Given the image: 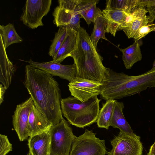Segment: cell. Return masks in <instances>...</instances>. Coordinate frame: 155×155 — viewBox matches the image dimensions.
<instances>
[{
  "label": "cell",
  "mask_w": 155,
  "mask_h": 155,
  "mask_svg": "<svg viewBox=\"0 0 155 155\" xmlns=\"http://www.w3.org/2000/svg\"><path fill=\"white\" fill-rule=\"evenodd\" d=\"M25 71L24 84L34 103L53 125L59 123L64 118L58 83L51 75L29 64L25 66Z\"/></svg>",
  "instance_id": "6da1fadb"
},
{
  "label": "cell",
  "mask_w": 155,
  "mask_h": 155,
  "mask_svg": "<svg viewBox=\"0 0 155 155\" xmlns=\"http://www.w3.org/2000/svg\"><path fill=\"white\" fill-rule=\"evenodd\" d=\"M100 87V97L106 101L120 99L155 87V69L137 76L118 73L107 68Z\"/></svg>",
  "instance_id": "7a4b0ae2"
},
{
  "label": "cell",
  "mask_w": 155,
  "mask_h": 155,
  "mask_svg": "<svg viewBox=\"0 0 155 155\" xmlns=\"http://www.w3.org/2000/svg\"><path fill=\"white\" fill-rule=\"evenodd\" d=\"M101 101L97 96L84 102L72 96L62 98L61 112L70 124L84 128L96 122Z\"/></svg>",
  "instance_id": "3957f363"
},
{
  "label": "cell",
  "mask_w": 155,
  "mask_h": 155,
  "mask_svg": "<svg viewBox=\"0 0 155 155\" xmlns=\"http://www.w3.org/2000/svg\"><path fill=\"white\" fill-rule=\"evenodd\" d=\"M70 57L76 66V77L101 82L107 68L96 49L84 51L76 48Z\"/></svg>",
  "instance_id": "277c9868"
},
{
  "label": "cell",
  "mask_w": 155,
  "mask_h": 155,
  "mask_svg": "<svg viewBox=\"0 0 155 155\" xmlns=\"http://www.w3.org/2000/svg\"><path fill=\"white\" fill-rule=\"evenodd\" d=\"M51 155H69L73 142L76 137L68 122L63 118L53 125L49 130Z\"/></svg>",
  "instance_id": "5b68a950"
},
{
  "label": "cell",
  "mask_w": 155,
  "mask_h": 155,
  "mask_svg": "<svg viewBox=\"0 0 155 155\" xmlns=\"http://www.w3.org/2000/svg\"><path fill=\"white\" fill-rule=\"evenodd\" d=\"M92 130L86 129L84 133L74 139L69 155H105L107 154L104 140L96 137Z\"/></svg>",
  "instance_id": "8992f818"
},
{
  "label": "cell",
  "mask_w": 155,
  "mask_h": 155,
  "mask_svg": "<svg viewBox=\"0 0 155 155\" xmlns=\"http://www.w3.org/2000/svg\"><path fill=\"white\" fill-rule=\"evenodd\" d=\"M52 13L57 27L68 26L78 31L81 18L78 11V0H59Z\"/></svg>",
  "instance_id": "52a82bcc"
},
{
  "label": "cell",
  "mask_w": 155,
  "mask_h": 155,
  "mask_svg": "<svg viewBox=\"0 0 155 155\" xmlns=\"http://www.w3.org/2000/svg\"><path fill=\"white\" fill-rule=\"evenodd\" d=\"M51 3V0H26L21 20L24 25L32 29L43 26L42 19L49 12Z\"/></svg>",
  "instance_id": "ba28073f"
},
{
  "label": "cell",
  "mask_w": 155,
  "mask_h": 155,
  "mask_svg": "<svg viewBox=\"0 0 155 155\" xmlns=\"http://www.w3.org/2000/svg\"><path fill=\"white\" fill-rule=\"evenodd\" d=\"M111 150L108 155H141L143 146L140 136L120 131L110 141Z\"/></svg>",
  "instance_id": "9c48e42d"
},
{
  "label": "cell",
  "mask_w": 155,
  "mask_h": 155,
  "mask_svg": "<svg viewBox=\"0 0 155 155\" xmlns=\"http://www.w3.org/2000/svg\"><path fill=\"white\" fill-rule=\"evenodd\" d=\"M33 103V100L30 97L25 101L16 106L12 116L13 125L21 141H23L31 136L28 118Z\"/></svg>",
  "instance_id": "30bf717a"
},
{
  "label": "cell",
  "mask_w": 155,
  "mask_h": 155,
  "mask_svg": "<svg viewBox=\"0 0 155 155\" xmlns=\"http://www.w3.org/2000/svg\"><path fill=\"white\" fill-rule=\"evenodd\" d=\"M101 82L76 78L68 85L71 95L82 102L100 94Z\"/></svg>",
  "instance_id": "8fae6325"
},
{
  "label": "cell",
  "mask_w": 155,
  "mask_h": 155,
  "mask_svg": "<svg viewBox=\"0 0 155 155\" xmlns=\"http://www.w3.org/2000/svg\"><path fill=\"white\" fill-rule=\"evenodd\" d=\"M29 64L31 66L42 70L52 76H57L66 80L69 82L72 81L77 76V68L75 63L70 65H63L52 61L39 62L32 60H22Z\"/></svg>",
  "instance_id": "7c38bea8"
},
{
  "label": "cell",
  "mask_w": 155,
  "mask_h": 155,
  "mask_svg": "<svg viewBox=\"0 0 155 155\" xmlns=\"http://www.w3.org/2000/svg\"><path fill=\"white\" fill-rule=\"evenodd\" d=\"M148 12L146 7H137L131 13L132 15L129 20L121 25L118 31H123L128 38H133L142 27L153 23L154 20L149 15H147Z\"/></svg>",
  "instance_id": "4fadbf2b"
},
{
  "label": "cell",
  "mask_w": 155,
  "mask_h": 155,
  "mask_svg": "<svg viewBox=\"0 0 155 155\" xmlns=\"http://www.w3.org/2000/svg\"><path fill=\"white\" fill-rule=\"evenodd\" d=\"M106 1L105 8L102 11L105 32L115 37L119 27L128 21L132 14L113 9L110 6L107 0Z\"/></svg>",
  "instance_id": "5bb4252c"
},
{
  "label": "cell",
  "mask_w": 155,
  "mask_h": 155,
  "mask_svg": "<svg viewBox=\"0 0 155 155\" xmlns=\"http://www.w3.org/2000/svg\"><path fill=\"white\" fill-rule=\"evenodd\" d=\"M53 125L52 123L33 102L28 118L30 136L48 131Z\"/></svg>",
  "instance_id": "9a60e30c"
},
{
  "label": "cell",
  "mask_w": 155,
  "mask_h": 155,
  "mask_svg": "<svg viewBox=\"0 0 155 155\" xmlns=\"http://www.w3.org/2000/svg\"><path fill=\"white\" fill-rule=\"evenodd\" d=\"M28 145L29 151L33 155H50L51 137L49 131L29 137Z\"/></svg>",
  "instance_id": "2e32d148"
},
{
  "label": "cell",
  "mask_w": 155,
  "mask_h": 155,
  "mask_svg": "<svg viewBox=\"0 0 155 155\" xmlns=\"http://www.w3.org/2000/svg\"><path fill=\"white\" fill-rule=\"evenodd\" d=\"M0 82L7 89L10 85L15 68L9 59L2 40L0 37Z\"/></svg>",
  "instance_id": "e0dca14e"
},
{
  "label": "cell",
  "mask_w": 155,
  "mask_h": 155,
  "mask_svg": "<svg viewBox=\"0 0 155 155\" xmlns=\"http://www.w3.org/2000/svg\"><path fill=\"white\" fill-rule=\"evenodd\" d=\"M67 36L61 47L53 58V61L60 63L71 55L75 50L77 42L78 31L67 26Z\"/></svg>",
  "instance_id": "ac0fdd59"
},
{
  "label": "cell",
  "mask_w": 155,
  "mask_h": 155,
  "mask_svg": "<svg viewBox=\"0 0 155 155\" xmlns=\"http://www.w3.org/2000/svg\"><path fill=\"white\" fill-rule=\"evenodd\" d=\"M124 107L123 102L116 100L110 126L114 128H118L123 132L134 134L124 115L123 111Z\"/></svg>",
  "instance_id": "d6986e66"
},
{
  "label": "cell",
  "mask_w": 155,
  "mask_h": 155,
  "mask_svg": "<svg viewBox=\"0 0 155 155\" xmlns=\"http://www.w3.org/2000/svg\"><path fill=\"white\" fill-rule=\"evenodd\" d=\"M99 0H78V11L88 25L94 22L100 8L97 7Z\"/></svg>",
  "instance_id": "ffe728a7"
},
{
  "label": "cell",
  "mask_w": 155,
  "mask_h": 155,
  "mask_svg": "<svg viewBox=\"0 0 155 155\" xmlns=\"http://www.w3.org/2000/svg\"><path fill=\"white\" fill-rule=\"evenodd\" d=\"M122 54V59L127 69H130L134 64L142 58L140 45L138 41L124 48H119Z\"/></svg>",
  "instance_id": "44dd1931"
},
{
  "label": "cell",
  "mask_w": 155,
  "mask_h": 155,
  "mask_svg": "<svg viewBox=\"0 0 155 155\" xmlns=\"http://www.w3.org/2000/svg\"><path fill=\"white\" fill-rule=\"evenodd\" d=\"M116 100H108L100 110L96 120L99 128L109 129Z\"/></svg>",
  "instance_id": "7402d4cb"
},
{
  "label": "cell",
  "mask_w": 155,
  "mask_h": 155,
  "mask_svg": "<svg viewBox=\"0 0 155 155\" xmlns=\"http://www.w3.org/2000/svg\"><path fill=\"white\" fill-rule=\"evenodd\" d=\"M0 36L6 49L12 44L20 43L23 41L14 25L11 23L5 25H0Z\"/></svg>",
  "instance_id": "603a6c76"
},
{
  "label": "cell",
  "mask_w": 155,
  "mask_h": 155,
  "mask_svg": "<svg viewBox=\"0 0 155 155\" xmlns=\"http://www.w3.org/2000/svg\"><path fill=\"white\" fill-rule=\"evenodd\" d=\"M94 23V28L90 37L93 45L96 48L97 43L100 39L108 41L105 36L104 21L102 11L100 9L95 18Z\"/></svg>",
  "instance_id": "cb8c5ba5"
},
{
  "label": "cell",
  "mask_w": 155,
  "mask_h": 155,
  "mask_svg": "<svg viewBox=\"0 0 155 155\" xmlns=\"http://www.w3.org/2000/svg\"><path fill=\"white\" fill-rule=\"evenodd\" d=\"M68 32L67 26H60L56 32L54 38L50 47L48 54L54 58L62 45L67 36Z\"/></svg>",
  "instance_id": "d4e9b609"
},
{
  "label": "cell",
  "mask_w": 155,
  "mask_h": 155,
  "mask_svg": "<svg viewBox=\"0 0 155 155\" xmlns=\"http://www.w3.org/2000/svg\"><path fill=\"white\" fill-rule=\"evenodd\" d=\"M113 9L131 14L134 9L139 6L140 0H107Z\"/></svg>",
  "instance_id": "484cf974"
},
{
  "label": "cell",
  "mask_w": 155,
  "mask_h": 155,
  "mask_svg": "<svg viewBox=\"0 0 155 155\" xmlns=\"http://www.w3.org/2000/svg\"><path fill=\"white\" fill-rule=\"evenodd\" d=\"M152 31L155 32V23L148 24L142 27L136 33L133 38L135 41H138Z\"/></svg>",
  "instance_id": "4316f807"
},
{
  "label": "cell",
  "mask_w": 155,
  "mask_h": 155,
  "mask_svg": "<svg viewBox=\"0 0 155 155\" xmlns=\"http://www.w3.org/2000/svg\"><path fill=\"white\" fill-rule=\"evenodd\" d=\"M12 149V145L10 142L7 136L0 134V155H6Z\"/></svg>",
  "instance_id": "83f0119b"
},
{
  "label": "cell",
  "mask_w": 155,
  "mask_h": 155,
  "mask_svg": "<svg viewBox=\"0 0 155 155\" xmlns=\"http://www.w3.org/2000/svg\"><path fill=\"white\" fill-rule=\"evenodd\" d=\"M140 5L145 7L155 6V0H140Z\"/></svg>",
  "instance_id": "f1b7e54d"
},
{
  "label": "cell",
  "mask_w": 155,
  "mask_h": 155,
  "mask_svg": "<svg viewBox=\"0 0 155 155\" xmlns=\"http://www.w3.org/2000/svg\"><path fill=\"white\" fill-rule=\"evenodd\" d=\"M7 89L2 85V84H0V104L2 103L4 101V94Z\"/></svg>",
  "instance_id": "f546056e"
},
{
  "label": "cell",
  "mask_w": 155,
  "mask_h": 155,
  "mask_svg": "<svg viewBox=\"0 0 155 155\" xmlns=\"http://www.w3.org/2000/svg\"><path fill=\"white\" fill-rule=\"evenodd\" d=\"M147 10L149 13V15L154 20L155 19V6L147 7Z\"/></svg>",
  "instance_id": "4dcf8cb0"
},
{
  "label": "cell",
  "mask_w": 155,
  "mask_h": 155,
  "mask_svg": "<svg viewBox=\"0 0 155 155\" xmlns=\"http://www.w3.org/2000/svg\"><path fill=\"white\" fill-rule=\"evenodd\" d=\"M147 155H155V141L151 147Z\"/></svg>",
  "instance_id": "1f68e13d"
},
{
  "label": "cell",
  "mask_w": 155,
  "mask_h": 155,
  "mask_svg": "<svg viewBox=\"0 0 155 155\" xmlns=\"http://www.w3.org/2000/svg\"><path fill=\"white\" fill-rule=\"evenodd\" d=\"M152 69H155V59L153 63L152 68Z\"/></svg>",
  "instance_id": "d6a6232c"
},
{
  "label": "cell",
  "mask_w": 155,
  "mask_h": 155,
  "mask_svg": "<svg viewBox=\"0 0 155 155\" xmlns=\"http://www.w3.org/2000/svg\"><path fill=\"white\" fill-rule=\"evenodd\" d=\"M27 155H33L31 152L29 151Z\"/></svg>",
  "instance_id": "836d02e7"
},
{
  "label": "cell",
  "mask_w": 155,
  "mask_h": 155,
  "mask_svg": "<svg viewBox=\"0 0 155 155\" xmlns=\"http://www.w3.org/2000/svg\"></svg>",
  "instance_id": "e575fe53"
}]
</instances>
